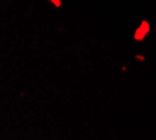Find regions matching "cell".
Segmentation results:
<instances>
[{
	"label": "cell",
	"mask_w": 156,
	"mask_h": 140,
	"mask_svg": "<svg viewBox=\"0 0 156 140\" xmlns=\"http://www.w3.org/2000/svg\"><path fill=\"white\" fill-rule=\"evenodd\" d=\"M148 24H146V22H144V24L141 25V28L138 29V31H136V39H142V32L144 34H146L148 32Z\"/></svg>",
	"instance_id": "obj_1"
}]
</instances>
